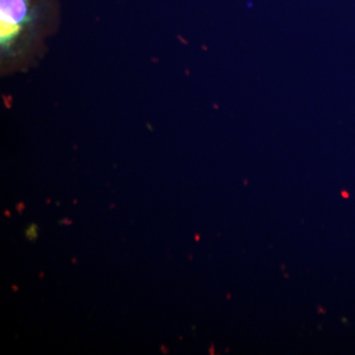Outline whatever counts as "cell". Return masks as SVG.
Returning <instances> with one entry per match:
<instances>
[{"label":"cell","mask_w":355,"mask_h":355,"mask_svg":"<svg viewBox=\"0 0 355 355\" xmlns=\"http://www.w3.org/2000/svg\"><path fill=\"white\" fill-rule=\"evenodd\" d=\"M60 0H0V72L25 73L43 60L60 26Z\"/></svg>","instance_id":"1"},{"label":"cell","mask_w":355,"mask_h":355,"mask_svg":"<svg viewBox=\"0 0 355 355\" xmlns=\"http://www.w3.org/2000/svg\"><path fill=\"white\" fill-rule=\"evenodd\" d=\"M25 236L30 242H35L38 239L39 227L36 223H31L26 228Z\"/></svg>","instance_id":"2"},{"label":"cell","mask_w":355,"mask_h":355,"mask_svg":"<svg viewBox=\"0 0 355 355\" xmlns=\"http://www.w3.org/2000/svg\"><path fill=\"white\" fill-rule=\"evenodd\" d=\"M58 223H60V225L69 226L72 225V223H73V220H72V219L69 218V217H64V218L60 219V220L58 221Z\"/></svg>","instance_id":"3"},{"label":"cell","mask_w":355,"mask_h":355,"mask_svg":"<svg viewBox=\"0 0 355 355\" xmlns=\"http://www.w3.org/2000/svg\"><path fill=\"white\" fill-rule=\"evenodd\" d=\"M26 209L25 202H19L16 205V210H17L18 214H22L23 211Z\"/></svg>","instance_id":"4"},{"label":"cell","mask_w":355,"mask_h":355,"mask_svg":"<svg viewBox=\"0 0 355 355\" xmlns=\"http://www.w3.org/2000/svg\"><path fill=\"white\" fill-rule=\"evenodd\" d=\"M4 216L7 217V218H10L12 216V214H11L10 210L6 209L4 210Z\"/></svg>","instance_id":"5"},{"label":"cell","mask_w":355,"mask_h":355,"mask_svg":"<svg viewBox=\"0 0 355 355\" xmlns=\"http://www.w3.org/2000/svg\"><path fill=\"white\" fill-rule=\"evenodd\" d=\"M161 350H162L163 354H168V352H169V349H166L165 345H161Z\"/></svg>","instance_id":"6"},{"label":"cell","mask_w":355,"mask_h":355,"mask_svg":"<svg viewBox=\"0 0 355 355\" xmlns=\"http://www.w3.org/2000/svg\"><path fill=\"white\" fill-rule=\"evenodd\" d=\"M11 289H12L13 292H17L18 291H19V287L15 286V284H12V286H11Z\"/></svg>","instance_id":"7"},{"label":"cell","mask_w":355,"mask_h":355,"mask_svg":"<svg viewBox=\"0 0 355 355\" xmlns=\"http://www.w3.org/2000/svg\"><path fill=\"white\" fill-rule=\"evenodd\" d=\"M44 277V273L43 272H40V273H39L40 279H43Z\"/></svg>","instance_id":"8"},{"label":"cell","mask_w":355,"mask_h":355,"mask_svg":"<svg viewBox=\"0 0 355 355\" xmlns=\"http://www.w3.org/2000/svg\"><path fill=\"white\" fill-rule=\"evenodd\" d=\"M72 263H73L74 265H76V263H77L76 257H73V258H72Z\"/></svg>","instance_id":"9"},{"label":"cell","mask_w":355,"mask_h":355,"mask_svg":"<svg viewBox=\"0 0 355 355\" xmlns=\"http://www.w3.org/2000/svg\"><path fill=\"white\" fill-rule=\"evenodd\" d=\"M51 202V200H50V198H46V205H50Z\"/></svg>","instance_id":"10"},{"label":"cell","mask_w":355,"mask_h":355,"mask_svg":"<svg viewBox=\"0 0 355 355\" xmlns=\"http://www.w3.org/2000/svg\"><path fill=\"white\" fill-rule=\"evenodd\" d=\"M114 207H116V205H114V203H112L111 207H110V209H113Z\"/></svg>","instance_id":"11"},{"label":"cell","mask_w":355,"mask_h":355,"mask_svg":"<svg viewBox=\"0 0 355 355\" xmlns=\"http://www.w3.org/2000/svg\"><path fill=\"white\" fill-rule=\"evenodd\" d=\"M73 203H74V205H76V203H77V200H73Z\"/></svg>","instance_id":"12"}]
</instances>
